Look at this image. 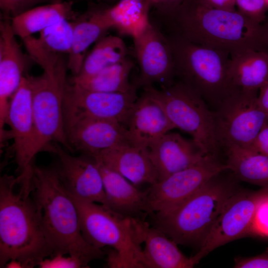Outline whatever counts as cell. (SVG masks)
Wrapping results in <instances>:
<instances>
[{
	"label": "cell",
	"mask_w": 268,
	"mask_h": 268,
	"mask_svg": "<svg viewBox=\"0 0 268 268\" xmlns=\"http://www.w3.org/2000/svg\"><path fill=\"white\" fill-rule=\"evenodd\" d=\"M164 19L171 23L172 33L231 56L268 50V22H258L237 10L215 9L198 0H186Z\"/></svg>",
	"instance_id": "obj_1"
},
{
	"label": "cell",
	"mask_w": 268,
	"mask_h": 268,
	"mask_svg": "<svg viewBox=\"0 0 268 268\" xmlns=\"http://www.w3.org/2000/svg\"><path fill=\"white\" fill-rule=\"evenodd\" d=\"M30 195L53 256L68 254L87 267L91 261L104 257L102 249L92 246L83 237L76 205L54 167L34 166Z\"/></svg>",
	"instance_id": "obj_2"
},
{
	"label": "cell",
	"mask_w": 268,
	"mask_h": 268,
	"mask_svg": "<svg viewBox=\"0 0 268 268\" xmlns=\"http://www.w3.org/2000/svg\"><path fill=\"white\" fill-rule=\"evenodd\" d=\"M53 255L30 191L16 177L2 175L0 179V268L12 264L33 268Z\"/></svg>",
	"instance_id": "obj_3"
},
{
	"label": "cell",
	"mask_w": 268,
	"mask_h": 268,
	"mask_svg": "<svg viewBox=\"0 0 268 268\" xmlns=\"http://www.w3.org/2000/svg\"><path fill=\"white\" fill-rule=\"evenodd\" d=\"M224 171L210 178L173 210L150 216L152 226L177 244L200 248L229 200L238 191L236 177L233 174L223 175Z\"/></svg>",
	"instance_id": "obj_4"
},
{
	"label": "cell",
	"mask_w": 268,
	"mask_h": 268,
	"mask_svg": "<svg viewBox=\"0 0 268 268\" xmlns=\"http://www.w3.org/2000/svg\"><path fill=\"white\" fill-rule=\"evenodd\" d=\"M70 196L77 209L84 239L98 249L111 248L107 254L108 267L147 268L140 247L145 220L124 217L102 204Z\"/></svg>",
	"instance_id": "obj_5"
},
{
	"label": "cell",
	"mask_w": 268,
	"mask_h": 268,
	"mask_svg": "<svg viewBox=\"0 0 268 268\" xmlns=\"http://www.w3.org/2000/svg\"><path fill=\"white\" fill-rule=\"evenodd\" d=\"M166 36L176 77L201 97L212 111L237 91L229 77L228 53L193 43L174 33Z\"/></svg>",
	"instance_id": "obj_6"
},
{
	"label": "cell",
	"mask_w": 268,
	"mask_h": 268,
	"mask_svg": "<svg viewBox=\"0 0 268 268\" xmlns=\"http://www.w3.org/2000/svg\"><path fill=\"white\" fill-rule=\"evenodd\" d=\"M67 68V62L63 59L52 71H43L38 76L26 74L32 93L35 156L43 151L50 152L55 143L72 152L65 133L64 114Z\"/></svg>",
	"instance_id": "obj_7"
},
{
	"label": "cell",
	"mask_w": 268,
	"mask_h": 268,
	"mask_svg": "<svg viewBox=\"0 0 268 268\" xmlns=\"http://www.w3.org/2000/svg\"><path fill=\"white\" fill-rule=\"evenodd\" d=\"M152 88L175 129L189 134L204 154L219 157L213 111L203 99L179 81Z\"/></svg>",
	"instance_id": "obj_8"
},
{
	"label": "cell",
	"mask_w": 268,
	"mask_h": 268,
	"mask_svg": "<svg viewBox=\"0 0 268 268\" xmlns=\"http://www.w3.org/2000/svg\"><path fill=\"white\" fill-rule=\"evenodd\" d=\"M258 93L237 90L212 111L221 149L248 147L268 122L258 103Z\"/></svg>",
	"instance_id": "obj_9"
},
{
	"label": "cell",
	"mask_w": 268,
	"mask_h": 268,
	"mask_svg": "<svg viewBox=\"0 0 268 268\" xmlns=\"http://www.w3.org/2000/svg\"><path fill=\"white\" fill-rule=\"evenodd\" d=\"M228 170L219 157L207 155L197 164L171 174L146 190L148 216L168 213L216 174Z\"/></svg>",
	"instance_id": "obj_10"
},
{
	"label": "cell",
	"mask_w": 268,
	"mask_h": 268,
	"mask_svg": "<svg viewBox=\"0 0 268 268\" xmlns=\"http://www.w3.org/2000/svg\"><path fill=\"white\" fill-rule=\"evenodd\" d=\"M268 188L256 191H238L229 200L197 253V264L215 249L251 233L255 215Z\"/></svg>",
	"instance_id": "obj_11"
},
{
	"label": "cell",
	"mask_w": 268,
	"mask_h": 268,
	"mask_svg": "<svg viewBox=\"0 0 268 268\" xmlns=\"http://www.w3.org/2000/svg\"><path fill=\"white\" fill-rule=\"evenodd\" d=\"M137 88L124 92H104L87 90L67 81L64 98L65 122L92 118L125 126L138 97Z\"/></svg>",
	"instance_id": "obj_12"
},
{
	"label": "cell",
	"mask_w": 268,
	"mask_h": 268,
	"mask_svg": "<svg viewBox=\"0 0 268 268\" xmlns=\"http://www.w3.org/2000/svg\"><path fill=\"white\" fill-rule=\"evenodd\" d=\"M134 53L139 68L134 84L143 89L158 84L168 86L176 77L175 64L168 39L151 22L147 29L134 39Z\"/></svg>",
	"instance_id": "obj_13"
},
{
	"label": "cell",
	"mask_w": 268,
	"mask_h": 268,
	"mask_svg": "<svg viewBox=\"0 0 268 268\" xmlns=\"http://www.w3.org/2000/svg\"><path fill=\"white\" fill-rule=\"evenodd\" d=\"M6 125L10 127L9 137L13 139L15 159L20 179L30 178L33 172L35 155L34 146L35 129L32 93L25 74L10 100Z\"/></svg>",
	"instance_id": "obj_14"
},
{
	"label": "cell",
	"mask_w": 268,
	"mask_h": 268,
	"mask_svg": "<svg viewBox=\"0 0 268 268\" xmlns=\"http://www.w3.org/2000/svg\"><path fill=\"white\" fill-rule=\"evenodd\" d=\"M51 152L58 156V163L54 167L70 196L82 201L106 206L102 175L93 157L83 154L72 155L58 143L53 144Z\"/></svg>",
	"instance_id": "obj_15"
},
{
	"label": "cell",
	"mask_w": 268,
	"mask_h": 268,
	"mask_svg": "<svg viewBox=\"0 0 268 268\" xmlns=\"http://www.w3.org/2000/svg\"><path fill=\"white\" fill-rule=\"evenodd\" d=\"M10 22L0 23V137H3L9 103L26 74L28 57L18 44Z\"/></svg>",
	"instance_id": "obj_16"
},
{
	"label": "cell",
	"mask_w": 268,
	"mask_h": 268,
	"mask_svg": "<svg viewBox=\"0 0 268 268\" xmlns=\"http://www.w3.org/2000/svg\"><path fill=\"white\" fill-rule=\"evenodd\" d=\"M152 87L144 88L138 96L125 126L128 141L146 149L175 129Z\"/></svg>",
	"instance_id": "obj_17"
},
{
	"label": "cell",
	"mask_w": 268,
	"mask_h": 268,
	"mask_svg": "<svg viewBox=\"0 0 268 268\" xmlns=\"http://www.w3.org/2000/svg\"><path fill=\"white\" fill-rule=\"evenodd\" d=\"M65 129L72 152L92 157L128 141L125 126L111 120L83 118L65 122Z\"/></svg>",
	"instance_id": "obj_18"
},
{
	"label": "cell",
	"mask_w": 268,
	"mask_h": 268,
	"mask_svg": "<svg viewBox=\"0 0 268 268\" xmlns=\"http://www.w3.org/2000/svg\"><path fill=\"white\" fill-rule=\"evenodd\" d=\"M93 157L135 186L143 184L151 185L158 181L147 149L128 141L103 150Z\"/></svg>",
	"instance_id": "obj_19"
},
{
	"label": "cell",
	"mask_w": 268,
	"mask_h": 268,
	"mask_svg": "<svg viewBox=\"0 0 268 268\" xmlns=\"http://www.w3.org/2000/svg\"><path fill=\"white\" fill-rule=\"evenodd\" d=\"M147 150L158 181L197 164L207 155L193 139L176 133L164 134Z\"/></svg>",
	"instance_id": "obj_20"
},
{
	"label": "cell",
	"mask_w": 268,
	"mask_h": 268,
	"mask_svg": "<svg viewBox=\"0 0 268 268\" xmlns=\"http://www.w3.org/2000/svg\"><path fill=\"white\" fill-rule=\"evenodd\" d=\"M97 162L103 180L105 206L123 216L145 220L148 216L146 190L138 189L118 173Z\"/></svg>",
	"instance_id": "obj_21"
},
{
	"label": "cell",
	"mask_w": 268,
	"mask_h": 268,
	"mask_svg": "<svg viewBox=\"0 0 268 268\" xmlns=\"http://www.w3.org/2000/svg\"><path fill=\"white\" fill-rule=\"evenodd\" d=\"M73 21V42L67 65L73 75H76L80 71L89 47L105 36L112 26L105 11V4L101 3L90 5Z\"/></svg>",
	"instance_id": "obj_22"
},
{
	"label": "cell",
	"mask_w": 268,
	"mask_h": 268,
	"mask_svg": "<svg viewBox=\"0 0 268 268\" xmlns=\"http://www.w3.org/2000/svg\"><path fill=\"white\" fill-rule=\"evenodd\" d=\"M142 241L147 268H191L197 265L193 256H186L175 242L147 222L143 227Z\"/></svg>",
	"instance_id": "obj_23"
},
{
	"label": "cell",
	"mask_w": 268,
	"mask_h": 268,
	"mask_svg": "<svg viewBox=\"0 0 268 268\" xmlns=\"http://www.w3.org/2000/svg\"><path fill=\"white\" fill-rule=\"evenodd\" d=\"M228 74L236 90L259 93L268 80V51L248 50L231 56Z\"/></svg>",
	"instance_id": "obj_24"
},
{
	"label": "cell",
	"mask_w": 268,
	"mask_h": 268,
	"mask_svg": "<svg viewBox=\"0 0 268 268\" xmlns=\"http://www.w3.org/2000/svg\"><path fill=\"white\" fill-rule=\"evenodd\" d=\"M72 1L40 5L10 19L13 31L22 40L62 20L75 18Z\"/></svg>",
	"instance_id": "obj_25"
},
{
	"label": "cell",
	"mask_w": 268,
	"mask_h": 268,
	"mask_svg": "<svg viewBox=\"0 0 268 268\" xmlns=\"http://www.w3.org/2000/svg\"><path fill=\"white\" fill-rule=\"evenodd\" d=\"M151 6L148 0H118L112 5L105 4V10L112 28L121 35L136 38L151 23Z\"/></svg>",
	"instance_id": "obj_26"
},
{
	"label": "cell",
	"mask_w": 268,
	"mask_h": 268,
	"mask_svg": "<svg viewBox=\"0 0 268 268\" xmlns=\"http://www.w3.org/2000/svg\"><path fill=\"white\" fill-rule=\"evenodd\" d=\"M224 150L228 170L237 180L268 188V156L237 146Z\"/></svg>",
	"instance_id": "obj_27"
},
{
	"label": "cell",
	"mask_w": 268,
	"mask_h": 268,
	"mask_svg": "<svg viewBox=\"0 0 268 268\" xmlns=\"http://www.w3.org/2000/svg\"><path fill=\"white\" fill-rule=\"evenodd\" d=\"M134 67L129 57L89 76L73 75L70 82L84 89L104 92H124L136 87L130 81Z\"/></svg>",
	"instance_id": "obj_28"
},
{
	"label": "cell",
	"mask_w": 268,
	"mask_h": 268,
	"mask_svg": "<svg viewBox=\"0 0 268 268\" xmlns=\"http://www.w3.org/2000/svg\"><path fill=\"white\" fill-rule=\"evenodd\" d=\"M128 49L122 38L117 36L105 35L96 43L86 56L79 76H87L119 63L128 57Z\"/></svg>",
	"instance_id": "obj_29"
},
{
	"label": "cell",
	"mask_w": 268,
	"mask_h": 268,
	"mask_svg": "<svg viewBox=\"0 0 268 268\" xmlns=\"http://www.w3.org/2000/svg\"><path fill=\"white\" fill-rule=\"evenodd\" d=\"M39 33L37 40L46 51L59 55L69 54L73 42V21L62 20Z\"/></svg>",
	"instance_id": "obj_30"
},
{
	"label": "cell",
	"mask_w": 268,
	"mask_h": 268,
	"mask_svg": "<svg viewBox=\"0 0 268 268\" xmlns=\"http://www.w3.org/2000/svg\"><path fill=\"white\" fill-rule=\"evenodd\" d=\"M62 0H0L3 17L12 18L41 4L60 2Z\"/></svg>",
	"instance_id": "obj_31"
},
{
	"label": "cell",
	"mask_w": 268,
	"mask_h": 268,
	"mask_svg": "<svg viewBox=\"0 0 268 268\" xmlns=\"http://www.w3.org/2000/svg\"><path fill=\"white\" fill-rule=\"evenodd\" d=\"M237 10L244 15L259 23H264L268 9L265 0H236Z\"/></svg>",
	"instance_id": "obj_32"
},
{
	"label": "cell",
	"mask_w": 268,
	"mask_h": 268,
	"mask_svg": "<svg viewBox=\"0 0 268 268\" xmlns=\"http://www.w3.org/2000/svg\"><path fill=\"white\" fill-rule=\"evenodd\" d=\"M41 268H79L87 267L80 260L71 256L56 255L46 258L39 265Z\"/></svg>",
	"instance_id": "obj_33"
},
{
	"label": "cell",
	"mask_w": 268,
	"mask_h": 268,
	"mask_svg": "<svg viewBox=\"0 0 268 268\" xmlns=\"http://www.w3.org/2000/svg\"><path fill=\"white\" fill-rule=\"evenodd\" d=\"M251 233L268 238V195L258 208Z\"/></svg>",
	"instance_id": "obj_34"
},
{
	"label": "cell",
	"mask_w": 268,
	"mask_h": 268,
	"mask_svg": "<svg viewBox=\"0 0 268 268\" xmlns=\"http://www.w3.org/2000/svg\"><path fill=\"white\" fill-rule=\"evenodd\" d=\"M234 262L235 268H268V250L253 257H238Z\"/></svg>",
	"instance_id": "obj_35"
},
{
	"label": "cell",
	"mask_w": 268,
	"mask_h": 268,
	"mask_svg": "<svg viewBox=\"0 0 268 268\" xmlns=\"http://www.w3.org/2000/svg\"><path fill=\"white\" fill-rule=\"evenodd\" d=\"M151 9L161 17H165L181 5L186 0H148Z\"/></svg>",
	"instance_id": "obj_36"
},
{
	"label": "cell",
	"mask_w": 268,
	"mask_h": 268,
	"mask_svg": "<svg viewBox=\"0 0 268 268\" xmlns=\"http://www.w3.org/2000/svg\"><path fill=\"white\" fill-rule=\"evenodd\" d=\"M247 148L268 156V122L264 126L252 144Z\"/></svg>",
	"instance_id": "obj_37"
},
{
	"label": "cell",
	"mask_w": 268,
	"mask_h": 268,
	"mask_svg": "<svg viewBox=\"0 0 268 268\" xmlns=\"http://www.w3.org/2000/svg\"><path fill=\"white\" fill-rule=\"evenodd\" d=\"M198 1L208 7L226 10H237L236 0H198Z\"/></svg>",
	"instance_id": "obj_38"
},
{
	"label": "cell",
	"mask_w": 268,
	"mask_h": 268,
	"mask_svg": "<svg viewBox=\"0 0 268 268\" xmlns=\"http://www.w3.org/2000/svg\"><path fill=\"white\" fill-rule=\"evenodd\" d=\"M257 101L268 119V80L260 88Z\"/></svg>",
	"instance_id": "obj_39"
},
{
	"label": "cell",
	"mask_w": 268,
	"mask_h": 268,
	"mask_svg": "<svg viewBox=\"0 0 268 268\" xmlns=\"http://www.w3.org/2000/svg\"><path fill=\"white\" fill-rule=\"evenodd\" d=\"M101 4L106 5H112L116 2L118 0H96Z\"/></svg>",
	"instance_id": "obj_40"
},
{
	"label": "cell",
	"mask_w": 268,
	"mask_h": 268,
	"mask_svg": "<svg viewBox=\"0 0 268 268\" xmlns=\"http://www.w3.org/2000/svg\"><path fill=\"white\" fill-rule=\"evenodd\" d=\"M265 0L266 1V3L267 6H268V0Z\"/></svg>",
	"instance_id": "obj_41"
}]
</instances>
